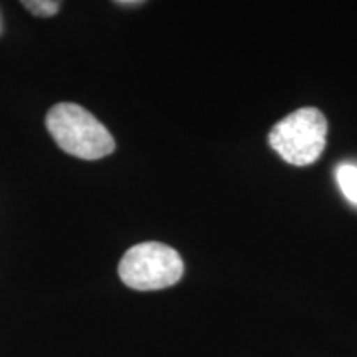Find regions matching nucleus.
Returning a JSON list of instances; mask_svg holds the SVG:
<instances>
[{
	"label": "nucleus",
	"mask_w": 357,
	"mask_h": 357,
	"mask_svg": "<svg viewBox=\"0 0 357 357\" xmlns=\"http://www.w3.org/2000/svg\"><path fill=\"white\" fill-rule=\"evenodd\" d=\"M328 136V121L316 108L293 111L276 123L268 141L281 158L291 166H310L323 154Z\"/></svg>",
	"instance_id": "f03ea898"
},
{
	"label": "nucleus",
	"mask_w": 357,
	"mask_h": 357,
	"mask_svg": "<svg viewBox=\"0 0 357 357\" xmlns=\"http://www.w3.org/2000/svg\"><path fill=\"white\" fill-rule=\"evenodd\" d=\"M119 276L126 287L154 291L176 284L184 275V261L166 243L146 242L129 248L119 263Z\"/></svg>",
	"instance_id": "7ed1b4c3"
},
{
	"label": "nucleus",
	"mask_w": 357,
	"mask_h": 357,
	"mask_svg": "<svg viewBox=\"0 0 357 357\" xmlns=\"http://www.w3.org/2000/svg\"><path fill=\"white\" fill-rule=\"evenodd\" d=\"M22 6L37 17H52L60 8V2H55V0H26V2H22Z\"/></svg>",
	"instance_id": "39448f33"
},
{
	"label": "nucleus",
	"mask_w": 357,
	"mask_h": 357,
	"mask_svg": "<svg viewBox=\"0 0 357 357\" xmlns=\"http://www.w3.org/2000/svg\"><path fill=\"white\" fill-rule=\"evenodd\" d=\"M47 128L60 149L84 160L105 158L116 147L113 136L105 124L75 102L53 106L47 114Z\"/></svg>",
	"instance_id": "f257e3e1"
},
{
	"label": "nucleus",
	"mask_w": 357,
	"mask_h": 357,
	"mask_svg": "<svg viewBox=\"0 0 357 357\" xmlns=\"http://www.w3.org/2000/svg\"><path fill=\"white\" fill-rule=\"evenodd\" d=\"M116 3H119V6H137V3H141L139 0H119V2H116Z\"/></svg>",
	"instance_id": "423d86ee"
},
{
	"label": "nucleus",
	"mask_w": 357,
	"mask_h": 357,
	"mask_svg": "<svg viewBox=\"0 0 357 357\" xmlns=\"http://www.w3.org/2000/svg\"><path fill=\"white\" fill-rule=\"evenodd\" d=\"M336 181L342 195L351 204L357 205V166H354V164H341L336 171Z\"/></svg>",
	"instance_id": "20e7f679"
}]
</instances>
